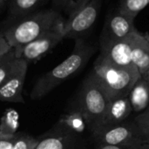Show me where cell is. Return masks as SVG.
I'll use <instances>...</instances> for the list:
<instances>
[{
  "instance_id": "6da1fadb",
  "label": "cell",
  "mask_w": 149,
  "mask_h": 149,
  "mask_svg": "<svg viewBox=\"0 0 149 149\" xmlns=\"http://www.w3.org/2000/svg\"><path fill=\"white\" fill-rule=\"evenodd\" d=\"M95 51L96 48L86 43L84 38L75 39L72 53L63 62L37 80L31 92V100H38L44 98L64 81L79 72L85 67Z\"/></svg>"
},
{
  "instance_id": "7a4b0ae2",
  "label": "cell",
  "mask_w": 149,
  "mask_h": 149,
  "mask_svg": "<svg viewBox=\"0 0 149 149\" xmlns=\"http://www.w3.org/2000/svg\"><path fill=\"white\" fill-rule=\"evenodd\" d=\"M65 19L60 12L52 9L38 10L6 29L3 33L10 46L25 45L37 38L57 30H62Z\"/></svg>"
},
{
  "instance_id": "3957f363",
  "label": "cell",
  "mask_w": 149,
  "mask_h": 149,
  "mask_svg": "<svg viewBox=\"0 0 149 149\" xmlns=\"http://www.w3.org/2000/svg\"><path fill=\"white\" fill-rule=\"evenodd\" d=\"M109 101L128 96L136 81L141 77L134 65L120 66L98 57L92 71Z\"/></svg>"
},
{
  "instance_id": "277c9868",
  "label": "cell",
  "mask_w": 149,
  "mask_h": 149,
  "mask_svg": "<svg viewBox=\"0 0 149 149\" xmlns=\"http://www.w3.org/2000/svg\"><path fill=\"white\" fill-rule=\"evenodd\" d=\"M109 102L107 94L91 72L83 81L74 105L82 113L91 133L99 126Z\"/></svg>"
},
{
  "instance_id": "5b68a950",
  "label": "cell",
  "mask_w": 149,
  "mask_h": 149,
  "mask_svg": "<svg viewBox=\"0 0 149 149\" xmlns=\"http://www.w3.org/2000/svg\"><path fill=\"white\" fill-rule=\"evenodd\" d=\"M100 9V0H85L68 14L63 26L65 38H83L93 28Z\"/></svg>"
},
{
  "instance_id": "8992f818",
  "label": "cell",
  "mask_w": 149,
  "mask_h": 149,
  "mask_svg": "<svg viewBox=\"0 0 149 149\" xmlns=\"http://www.w3.org/2000/svg\"><path fill=\"white\" fill-rule=\"evenodd\" d=\"M92 135L98 145L149 148V140L142 134L134 121H125L113 127L96 131Z\"/></svg>"
},
{
  "instance_id": "52a82bcc",
  "label": "cell",
  "mask_w": 149,
  "mask_h": 149,
  "mask_svg": "<svg viewBox=\"0 0 149 149\" xmlns=\"http://www.w3.org/2000/svg\"><path fill=\"white\" fill-rule=\"evenodd\" d=\"M63 39V29L50 31L25 45L13 48L14 54L16 58L22 59L28 65L35 63L48 54Z\"/></svg>"
},
{
  "instance_id": "ba28073f",
  "label": "cell",
  "mask_w": 149,
  "mask_h": 149,
  "mask_svg": "<svg viewBox=\"0 0 149 149\" xmlns=\"http://www.w3.org/2000/svg\"><path fill=\"white\" fill-rule=\"evenodd\" d=\"M137 32H134L122 39L100 41V53L99 57L116 65L128 66L134 65L131 59V52Z\"/></svg>"
},
{
  "instance_id": "9c48e42d",
  "label": "cell",
  "mask_w": 149,
  "mask_h": 149,
  "mask_svg": "<svg viewBox=\"0 0 149 149\" xmlns=\"http://www.w3.org/2000/svg\"><path fill=\"white\" fill-rule=\"evenodd\" d=\"M134 17L117 9L107 18L100 41L122 39L136 32L137 30L134 24Z\"/></svg>"
},
{
  "instance_id": "30bf717a",
  "label": "cell",
  "mask_w": 149,
  "mask_h": 149,
  "mask_svg": "<svg viewBox=\"0 0 149 149\" xmlns=\"http://www.w3.org/2000/svg\"><path fill=\"white\" fill-rule=\"evenodd\" d=\"M28 70V64L18 59V63L6 81L0 86V100L11 103H24L23 88Z\"/></svg>"
},
{
  "instance_id": "8fae6325",
  "label": "cell",
  "mask_w": 149,
  "mask_h": 149,
  "mask_svg": "<svg viewBox=\"0 0 149 149\" xmlns=\"http://www.w3.org/2000/svg\"><path fill=\"white\" fill-rule=\"evenodd\" d=\"M132 112L133 110L128 96L111 100L99 126L92 132V134L96 131L113 127L125 122Z\"/></svg>"
},
{
  "instance_id": "7c38bea8",
  "label": "cell",
  "mask_w": 149,
  "mask_h": 149,
  "mask_svg": "<svg viewBox=\"0 0 149 149\" xmlns=\"http://www.w3.org/2000/svg\"><path fill=\"white\" fill-rule=\"evenodd\" d=\"M76 135L57 126L38 139L35 149H69L75 141Z\"/></svg>"
},
{
  "instance_id": "4fadbf2b",
  "label": "cell",
  "mask_w": 149,
  "mask_h": 149,
  "mask_svg": "<svg viewBox=\"0 0 149 149\" xmlns=\"http://www.w3.org/2000/svg\"><path fill=\"white\" fill-rule=\"evenodd\" d=\"M132 63L136 66L141 77H145L149 70V38L137 32L131 52Z\"/></svg>"
},
{
  "instance_id": "5bb4252c",
  "label": "cell",
  "mask_w": 149,
  "mask_h": 149,
  "mask_svg": "<svg viewBox=\"0 0 149 149\" xmlns=\"http://www.w3.org/2000/svg\"><path fill=\"white\" fill-rule=\"evenodd\" d=\"M128 98L133 112L141 113L149 106V84L148 80L141 77L131 89Z\"/></svg>"
},
{
  "instance_id": "9a60e30c",
  "label": "cell",
  "mask_w": 149,
  "mask_h": 149,
  "mask_svg": "<svg viewBox=\"0 0 149 149\" xmlns=\"http://www.w3.org/2000/svg\"><path fill=\"white\" fill-rule=\"evenodd\" d=\"M57 126L74 135L82 134L86 128H87L86 122L82 113L74 107L69 113L61 116Z\"/></svg>"
},
{
  "instance_id": "2e32d148",
  "label": "cell",
  "mask_w": 149,
  "mask_h": 149,
  "mask_svg": "<svg viewBox=\"0 0 149 149\" xmlns=\"http://www.w3.org/2000/svg\"><path fill=\"white\" fill-rule=\"evenodd\" d=\"M48 0H10V15L14 18H24L36 11Z\"/></svg>"
},
{
  "instance_id": "e0dca14e",
  "label": "cell",
  "mask_w": 149,
  "mask_h": 149,
  "mask_svg": "<svg viewBox=\"0 0 149 149\" xmlns=\"http://www.w3.org/2000/svg\"><path fill=\"white\" fill-rule=\"evenodd\" d=\"M19 127V114L17 110L8 108L0 120V136L11 137L17 134Z\"/></svg>"
},
{
  "instance_id": "ac0fdd59",
  "label": "cell",
  "mask_w": 149,
  "mask_h": 149,
  "mask_svg": "<svg viewBox=\"0 0 149 149\" xmlns=\"http://www.w3.org/2000/svg\"><path fill=\"white\" fill-rule=\"evenodd\" d=\"M18 59L16 58L13 49L9 52L3 60L0 63V86L6 81L9 76L15 70Z\"/></svg>"
},
{
  "instance_id": "d6986e66",
  "label": "cell",
  "mask_w": 149,
  "mask_h": 149,
  "mask_svg": "<svg viewBox=\"0 0 149 149\" xmlns=\"http://www.w3.org/2000/svg\"><path fill=\"white\" fill-rule=\"evenodd\" d=\"M148 4V0H120L118 9L125 14L135 18Z\"/></svg>"
},
{
  "instance_id": "ffe728a7",
  "label": "cell",
  "mask_w": 149,
  "mask_h": 149,
  "mask_svg": "<svg viewBox=\"0 0 149 149\" xmlns=\"http://www.w3.org/2000/svg\"><path fill=\"white\" fill-rule=\"evenodd\" d=\"M38 142V139L29 134H17L14 137L12 149H35Z\"/></svg>"
},
{
  "instance_id": "44dd1931",
  "label": "cell",
  "mask_w": 149,
  "mask_h": 149,
  "mask_svg": "<svg viewBox=\"0 0 149 149\" xmlns=\"http://www.w3.org/2000/svg\"><path fill=\"white\" fill-rule=\"evenodd\" d=\"M134 122L142 134L149 140V106L145 111L135 117Z\"/></svg>"
},
{
  "instance_id": "7402d4cb",
  "label": "cell",
  "mask_w": 149,
  "mask_h": 149,
  "mask_svg": "<svg viewBox=\"0 0 149 149\" xmlns=\"http://www.w3.org/2000/svg\"><path fill=\"white\" fill-rule=\"evenodd\" d=\"M69 3V0H52V10L57 11H65L67 9Z\"/></svg>"
},
{
  "instance_id": "603a6c76",
  "label": "cell",
  "mask_w": 149,
  "mask_h": 149,
  "mask_svg": "<svg viewBox=\"0 0 149 149\" xmlns=\"http://www.w3.org/2000/svg\"><path fill=\"white\" fill-rule=\"evenodd\" d=\"M11 50L12 48L8 44L6 38L3 36V33H0V58L7 54Z\"/></svg>"
},
{
  "instance_id": "cb8c5ba5",
  "label": "cell",
  "mask_w": 149,
  "mask_h": 149,
  "mask_svg": "<svg viewBox=\"0 0 149 149\" xmlns=\"http://www.w3.org/2000/svg\"><path fill=\"white\" fill-rule=\"evenodd\" d=\"M15 135L11 136V137H3V136H0V149H12Z\"/></svg>"
},
{
  "instance_id": "d4e9b609",
  "label": "cell",
  "mask_w": 149,
  "mask_h": 149,
  "mask_svg": "<svg viewBox=\"0 0 149 149\" xmlns=\"http://www.w3.org/2000/svg\"><path fill=\"white\" fill-rule=\"evenodd\" d=\"M96 149H149V148H137L118 145H99V147Z\"/></svg>"
},
{
  "instance_id": "484cf974",
  "label": "cell",
  "mask_w": 149,
  "mask_h": 149,
  "mask_svg": "<svg viewBox=\"0 0 149 149\" xmlns=\"http://www.w3.org/2000/svg\"><path fill=\"white\" fill-rule=\"evenodd\" d=\"M85 0H69V3L67 6V9L65 10V13L69 14L72 10H73L75 8H77L80 3H82Z\"/></svg>"
},
{
  "instance_id": "4316f807",
  "label": "cell",
  "mask_w": 149,
  "mask_h": 149,
  "mask_svg": "<svg viewBox=\"0 0 149 149\" xmlns=\"http://www.w3.org/2000/svg\"><path fill=\"white\" fill-rule=\"evenodd\" d=\"M144 79H146L148 80V84H149V70H148V72H147V74H146V76L144 77Z\"/></svg>"
},
{
  "instance_id": "83f0119b",
  "label": "cell",
  "mask_w": 149,
  "mask_h": 149,
  "mask_svg": "<svg viewBox=\"0 0 149 149\" xmlns=\"http://www.w3.org/2000/svg\"><path fill=\"white\" fill-rule=\"evenodd\" d=\"M6 1H7V0H0V6H3V5L5 3Z\"/></svg>"
},
{
  "instance_id": "f1b7e54d",
  "label": "cell",
  "mask_w": 149,
  "mask_h": 149,
  "mask_svg": "<svg viewBox=\"0 0 149 149\" xmlns=\"http://www.w3.org/2000/svg\"><path fill=\"white\" fill-rule=\"evenodd\" d=\"M5 56H6V54H5V55H4V56H3V57H2V58H0V63H1V62H2V61H3V58H5Z\"/></svg>"
},
{
  "instance_id": "f546056e",
  "label": "cell",
  "mask_w": 149,
  "mask_h": 149,
  "mask_svg": "<svg viewBox=\"0 0 149 149\" xmlns=\"http://www.w3.org/2000/svg\"><path fill=\"white\" fill-rule=\"evenodd\" d=\"M148 3H149V0H148Z\"/></svg>"
},
{
  "instance_id": "4dcf8cb0",
  "label": "cell",
  "mask_w": 149,
  "mask_h": 149,
  "mask_svg": "<svg viewBox=\"0 0 149 149\" xmlns=\"http://www.w3.org/2000/svg\"><path fill=\"white\" fill-rule=\"evenodd\" d=\"M0 7H1V6H0Z\"/></svg>"
}]
</instances>
